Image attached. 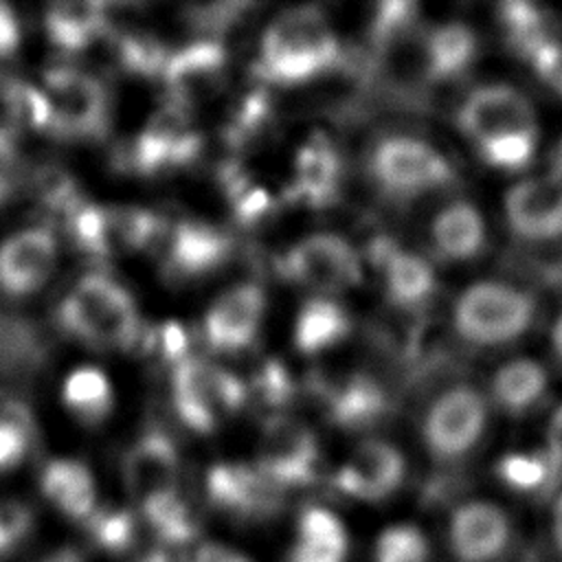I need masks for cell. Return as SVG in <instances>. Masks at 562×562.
I'll return each mask as SVG.
<instances>
[{"mask_svg":"<svg viewBox=\"0 0 562 562\" xmlns=\"http://www.w3.org/2000/svg\"><path fill=\"white\" fill-rule=\"evenodd\" d=\"M452 123L472 158L503 182L540 167L551 136L538 92L512 77L468 86Z\"/></svg>","mask_w":562,"mask_h":562,"instance_id":"6da1fadb","label":"cell"},{"mask_svg":"<svg viewBox=\"0 0 562 562\" xmlns=\"http://www.w3.org/2000/svg\"><path fill=\"white\" fill-rule=\"evenodd\" d=\"M454 338L470 351L501 358L527 349L547 312L540 292L509 274H479L457 290L448 312Z\"/></svg>","mask_w":562,"mask_h":562,"instance_id":"7a4b0ae2","label":"cell"},{"mask_svg":"<svg viewBox=\"0 0 562 562\" xmlns=\"http://www.w3.org/2000/svg\"><path fill=\"white\" fill-rule=\"evenodd\" d=\"M340 44L327 20L310 7L281 13L261 35L259 75L277 86L312 81L336 66Z\"/></svg>","mask_w":562,"mask_h":562,"instance_id":"3957f363","label":"cell"},{"mask_svg":"<svg viewBox=\"0 0 562 562\" xmlns=\"http://www.w3.org/2000/svg\"><path fill=\"white\" fill-rule=\"evenodd\" d=\"M501 239L533 255L562 250V173L540 165L501 184L494 209Z\"/></svg>","mask_w":562,"mask_h":562,"instance_id":"277c9868","label":"cell"},{"mask_svg":"<svg viewBox=\"0 0 562 562\" xmlns=\"http://www.w3.org/2000/svg\"><path fill=\"white\" fill-rule=\"evenodd\" d=\"M494 422V408L481 384L452 382L428 402L422 441L435 461L457 463L483 446Z\"/></svg>","mask_w":562,"mask_h":562,"instance_id":"5b68a950","label":"cell"},{"mask_svg":"<svg viewBox=\"0 0 562 562\" xmlns=\"http://www.w3.org/2000/svg\"><path fill=\"white\" fill-rule=\"evenodd\" d=\"M57 316L68 334L94 347H127L140 323L132 294L99 272L81 277L66 292Z\"/></svg>","mask_w":562,"mask_h":562,"instance_id":"8992f818","label":"cell"},{"mask_svg":"<svg viewBox=\"0 0 562 562\" xmlns=\"http://www.w3.org/2000/svg\"><path fill=\"white\" fill-rule=\"evenodd\" d=\"M375 182L395 198H426L454 187L457 167L435 143L411 134L382 138L369 158Z\"/></svg>","mask_w":562,"mask_h":562,"instance_id":"52a82bcc","label":"cell"},{"mask_svg":"<svg viewBox=\"0 0 562 562\" xmlns=\"http://www.w3.org/2000/svg\"><path fill=\"white\" fill-rule=\"evenodd\" d=\"M558 380L544 353L520 349L496 358L481 386L496 419L522 424L544 417L551 411Z\"/></svg>","mask_w":562,"mask_h":562,"instance_id":"ba28073f","label":"cell"},{"mask_svg":"<svg viewBox=\"0 0 562 562\" xmlns=\"http://www.w3.org/2000/svg\"><path fill=\"white\" fill-rule=\"evenodd\" d=\"M173 408L184 426L211 432L246 400L244 382L209 360L182 358L171 375Z\"/></svg>","mask_w":562,"mask_h":562,"instance_id":"9c48e42d","label":"cell"},{"mask_svg":"<svg viewBox=\"0 0 562 562\" xmlns=\"http://www.w3.org/2000/svg\"><path fill=\"white\" fill-rule=\"evenodd\" d=\"M494 211L470 195L441 202L428 222V246L439 263L472 268L485 261L498 239Z\"/></svg>","mask_w":562,"mask_h":562,"instance_id":"30bf717a","label":"cell"},{"mask_svg":"<svg viewBox=\"0 0 562 562\" xmlns=\"http://www.w3.org/2000/svg\"><path fill=\"white\" fill-rule=\"evenodd\" d=\"M42 92L59 132L75 138H97L105 132L110 97L94 75L75 66H53L44 72Z\"/></svg>","mask_w":562,"mask_h":562,"instance_id":"8fae6325","label":"cell"},{"mask_svg":"<svg viewBox=\"0 0 562 562\" xmlns=\"http://www.w3.org/2000/svg\"><path fill=\"white\" fill-rule=\"evenodd\" d=\"M285 274L314 290L316 296H329L353 288L362 277L360 255L353 244L336 233H312L301 237L283 259Z\"/></svg>","mask_w":562,"mask_h":562,"instance_id":"7c38bea8","label":"cell"},{"mask_svg":"<svg viewBox=\"0 0 562 562\" xmlns=\"http://www.w3.org/2000/svg\"><path fill=\"white\" fill-rule=\"evenodd\" d=\"M59 244L46 226H24L0 239V294L26 299L53 277Z\"/></svg>","mask_w":562,"mask_h":562,"instance_id":"4fadbf2b","label":"cell"},{"mask_svg":"<svg viewBox=\"0 0 562 562\" xmlns=\"http://www.w3.org/2000/svg\"><path fill=\"white\" fill-rule=\"evenodd\" d=\"M318 443L299 419L272 417L266 422L257 446V470L277 487L303 485L314 479Z\"/></svg>","mask_w":562,"mask_h":562,"instance_id":"5bb4252c","label":"cell"},{"mask_svg":"<svg viewBox=\"0 0 562 562\" xmlns=\"http://www.w3.org/2000/svg\"><path fill=\"white\" fill-rule=\"evenodd\" d=\"M266 312V294L257 283H239L222 292L204 314V338L220 353H235L257 338Z\"/></svg>","mask_w":562,"mask_h":562,"instance_id":"9a60e30c","label":"cell"},{"mask_svg":"<svg viewBox=\"0 0 562 562\" xmlns=\"http://www.w3.org/2000/svg\"><path fill=\"white\" fill-rule=\"evenodd\" d=\"M406 476L404 454L384 439H367L353 448L338 468L336 487L360 501H382L391 496Z\"/></svg>","mask_w":562,"mask_h":562,"instance_id":"2e32d148","label":"cell"},{"mask_svg":"<svg viewBox=\"0 0 562 562\" xmlns=\"http://www.w3.org/2000/svg\"><path fill=\"white\" fill-rule=\"evenodd\" d=\"M180 459L173 441L149 430L138 437L123 459V481L138 507L178 492Z\"/></svg>","mask_w":562,"mask_h":562,"instance_id":"e0dca14e","label":"cell"},{"mask_svg":"<svg viewBox=\"0 0 562 562\" xmlns=\"http://www.w3.org/2000/svg\"><path fill=\"white\" fill-rule=\"evenodd\" d=\"M509 536V516L492 501H465L450 516L448 538L454 555L461 562L496 560L505 551Z\"/></svg>","mask_w":562,"mask_h":562,"instance_id":"ac0fdd59","label":"cell"},{"mask_svg":"<svg viewBox=\"0 0 562 562\" xmlns=\"http://www.w3.org/2000/svg\"><path fill=\"white\" fill-rule=\"evenodd\" d=\"M279 487L246 463H217L206 472V496L235 518L270 516L279 505Z\"/></svg>","mask_w":562,"mask_h":562,"instance_id":"d6986e66","label":"cell"},{"mask_svg":"<svg viewBox=\"0 0 562 562\" xmlns=\"http://www.w3.org/2000/svg\"><path fill=\"white\" fill-rule=\"evenodd\" d=\"M224 68L226 53L217 42H195L171 53L162 68L171 103L187 110L209 99L220 88Z\"/></svg>","mask_w":562,"mask_h":562,"instance_id":"ffe728a7","label":"cell"},{"mask_svg":"<svg viewBox=\"0 0 562 562\" xmlns=\"http://www.w3.org/2000/svg\"><path fill=\"white\" fill-rule=\"evenodd\" d=\"M198 136L187 121V110L167 105L143 130L132 149V160L140 171H158L171 165H180L195 156Z\"/></svg>","mask_w":562,"mask_h":562,"instance_id":"44dd1931","label":"cell"},{"mask_svg":"<svg viewBox=\"0 0 562 562\" xmlns=\"http://www.w3.org/2000/svg\"><path fill=\"white\" fill-rule=\"evenodd\" d=\"M481 55V37L476 29L463 20H446L435 24L422 42L424 75L435 83L465 77Z\"/></svg>","mask_w":562,"mask_h":562,"instance_id":"7402d4cb","label":"cell"},{"mask_svg":"<svg viewBox=\"0 0 562 562\" xmlns=\"http://www.w3.org/2000/svg\"><path fill=\"white\" fill-rule=\"evenodd\" d=\"M228 250L231 241L220 228L206 222L184 220L169 231L165 261L173 274L193 279L220 268Z\"/></svg>","mask_w":562,"mask_h":562,"instance_id":"603a6c76","label":"cell"},{"mask_svg":"<svg viewBox=\"0 0 562 562\" xmlns=\"http://www.w3.org/2000/svg\"><path fill=\"white\" fill-rule=\"evenodd\" d=\"M340 178L342 162L334 143L325 136H314L294 156L290 191L312 206H323L336 198Z\"/></svg>","mask_w":562,"mask_h":562,"instance_id":"cb8c5ba5","label":"cell"},{"mask_svg":"<svg viewBox=\"0 0 562 562\" xmlns=\"http://www.w3.org/2000/svg\"><path fill=\"white\" fill-rule=\"evenodd\" d=\"M42 494L66 516L90 518L97 509V483L77 459H53L42 470Z\"/></svg>","mask_w":562,"mask_h":562,"instance_id":"d4e9b609","label":"cell"},{"mask_svg":"<svg viewBox=\"0 0 562 562\" xmlns=\"http://www.w3.org/2000/svg\"><path fill=\"white\" fill-rule=\"evenodd\" d=\"M382 283L391 303L415 310L437 292V272L428 257L413 250H389L382 259Z\"/></svg>","mask_w":562,"mask_h":562,"instance_id":"484cf974","label":"cell"},{"mask_svg":"<svg viewBox=\"0 0 562 562\" xmlns=\"http://www.w3.org/2000/svg\"><path fill=\"white\" fill-rule=\"evenodd\" d=\"M349 327L351 318L338 301L331 296H312L296 314L292 331L294 347L305 356L327 351L349 334Z\"/></svg>","mask_w":562,"mask_h":562,"instance_id":"4316f807","label":"cell"},{"mask_svg":"<svg viewBox=\"0 0 562 562\" xmlns=\"http://www.w3.org/2000/svg\"><path fill=\"white\" fill-rule=\"evenodd\" d=\"M347 531L336 514L323 507H305L296 525V542L290 562H345Z\"/></svg>","mask_w":562,"mask_h":562,"instance_id":"83f0119b","label":"cell"},{"mask_svg":"<svg viewBox=\"0 0 562 562\" xmlns=\"http://www.w3.org/2000/svg\"><path fill=\"white\" fill-rule=\"evenodd\" d=\"M105 26V7L99 2H57L44 13L48 40L64 53L90 46Z\"/></svg>","mask_w":562,"mask_h":562,"instance_id":"f1b7e54d","label":"cell"},{"mask_svg":"<svg viewBox=\"0 0 562 562\" xmlns=\"http://www.w3.org/2000/svg\"><path fill=\"white\" fill-rule=\"evenodd\" d=\"M64 406L81 422L97 424L105 419L114 404L110 378L99 367H75L61 384Z\"/></svg>","mask_w":562,"mask_h":562,"instance_id":"f546056e","label":"cell"},{"mask_svg":"<svg viewBox=\"0 0 562 562\" xmlns=\"http://www.w3.org/2000/svg\"><path fill=\"white\" fill-rule=\"evenodd\" d=\"M327 408L331 419L340 426H364L382 413L384 397L375 382L358 375L334 386Z\"/></svg>","mask_w":562,"mask_h":562,"instance_id":"4dcf8cb0","label":"cell"},{"mask_svg":"<svg viewBox=\"0 0 562 562\" xmlns=\"http://www.w3.org/2000/svg\"><path fill=\"white\" fill-rule=\"evenodd\" d=\"M143 518L165 544H187L198 533V520L193 509L180 496V492L167 494L149 505L140 507Z\"/></svg>","mask_w":562,"mask_h":562,"instance_id":"1f68e13d","label":"cell"},{"mask_svg":"<svg viewBox=\"0 0 562 562\" xmlns=\"http://www.w3.org/2000/svg\"><path fill=\"white\" fill-rule=\"evenodd\" d=\"M108 250L110 248H140L158 233V217L145 209H105Z\"/></svg>","mask_w":562,"mask_h":562,"instance_id":"d6a6232c","label":"cell"},{"mask_svg":"<svg viewBox=\"0 0 562 562\" xmlns=\"http://www.w3.org/2000/svg\"><path fill=\"white\" fill-rule=\"evenodd\" d=\"M375 562H426L428 542L415 525H389L375 540Z\"/></svg>","mask_w":562,"mask_h":562,"instance_id":"836d02e7","label":"cell"},{"mask_svg":"<svg viewBox=\"0 0 562 562\" xmlns=\"http://www.w3.org/2000/svg\"><path fill=\"white\" fill-rule=\"evenodd\" d=\"M4 105L9 110L11 125H26L33 130H44L53 125L48 101L37 86L13 83L4 92Z\"/></svg>","mask_w":562,"mask_h":562,"instance_id":"e575fe53","label":"cell"},{"mask_svg":"<svg viewBox=\"0 0 562 562\" xmlns=\"http://www.w3.org/2000/svg\"><path fill=\"white\" fill-rule=\"evenodd\" d=\"M88 531L97 547L119 553L132 544L134 518L127 509H94L88 518Z\"/></svg>","mask_w":562,"mask_h":562,"instance_id":"d590c367","label":"cell"},{"mask_svg":"<svg viewBox=\"0 0 562 562\" xmlns=\"http://www.w3.org/2000/svg\"><path fill=\"white\" fill-rule=\"evenodd\" d=\"M121 61L132 70V72H143V75H154L162 72L167 64V53L162 46L149 37V35H127L121 40L119 46Z\"/></svg>","mask_w":562,"mask_h":562,"instance_id":"8d00e7d4","label":"cell"},{"mask_svg":"<svg viewBox=\"0 0 562 562\" xmlns=\"http://www.w3.org/2000/svg\"><path fill=\"white\" fill-rule=\"evenodd\" d=\"M33 516L24 503L18 501H0V553H7L15 544H20L31 531Z\"/></svg>","mask_w":562,"mask_h":562,"instance_id":"74e56055","label":"cell"},{"mask_svg":"<svg viewBox=\"0 0 562 562\" xmlns=\"http://www.w3.org/2000/svg\"><path fill=\"white\" fill-rule=\"evenodd\" d=\"M544 472H547V457H540V454H509L501 465L503 479L520 490H531L540 485Z\"/></svg>","mask_w":562,"mask_h":562,"instance_id":"f35d334b","label":"cell"},{"mask_svg":"<svg viewBox=\"0 0 562 562\" xmlns=\"http://www.w3.org/2000/svg\"><path fill=\"white\" fill-rule=\"evenodd\" d=\"M29 450V437L20 422L0 417V472L15 468Z\"/></svg>","mask_w":562,"mask_h":562,"instance_id":"ab89813d","label":"cell"},{"mask_svg":"<svg viewBox=\"0 0 562 562\" xmlns=\"http://www.w3.org/2000/svg\"><path fill=\"white\" fill-rule=\"evenodd\" d=\"M22 44V22L13 7L0 2V61L13 57Z\"/></svg>","mask_w":562,"mask_h":562,"instance_id":"60d3db41","label":"cell"},{"mask_svg":"<svg viewBox=\"0 0 562 562\" xmlns=\"http://www.w3.org/2000/svg\"><path fill=\"white\" fill-rule=\"evenodd\" d=\"M542 331H544V345H547L544 356L549 358L551 367L562 380V303L551 314H547Z\"/></svg>","mask_w":562,"mask_h":562,"instance_id":"b9f144b4","label":"cell"},{"mask_svg":"<svg viewBox=\"0 0 562 562\" xmlns=\"http://www.w3.org/2000/svg\"><path fill=\"white\" fill-rule=\"evenodd\" d=\"M191 562H250V560L222 542H204L195 549Z\"/></svg>","mask_w":562,"mask_h":562,"instance_id":"7bdbcfd3","label":"cell"},{"mask_svg":"<svg viewBox=\"0 0 562 562\" xmlns=\"http://www.w3.org/2000/svg\"><path fill=\"white\" fill-rule=\"evenodd\" d=\"M42 562H83V560H81V555H79L75 549L66 547V549L53 551V553H50L48 558H44Z\"/></svg>","mask_w":562,"mask_h":562,"instance_id":"ee69618b","label":"cell"},{"mask_svg":"<svg viewBox=\"0 0 562 562\" xmlns=\"http://www.w3.org/2000/svg\"><path fill=\"white\" fill-rule=\"evenodd\" d=\"M553 536H555V542L562 549V492L558 494L555 507H553Z\"/></svg>","mask_w":562,"mask_h":562,"instance_id":"f6af8a7d","label":"cell"},{"mask_svg":"<svg viewBox=\"0 0 562 562\" xmlns=\"http://www.w3.org/2000/svg\"><path fill=\"white\" fill-rule=\"evenodd\" d=\"M138 562H169V558L162 551H151V553L143 555Z\"/></svg>","mask_w":562,"mask_h":562,"instance_id":"bcb514c9","label":"cell"},{"mask_svg":"<svg viewBox=\"0 0 562 562\" xmlns=\"http://www.w3.org/2000/svg\"><path fill=\"white\" fill-rule=\"evenodd\" d=\"M7 191H9V184H7V180H4V176L0 173V200H4V195H7Z\"/></svg>","mask_w":562,"mask_h":562,"instance_id":"7dc6e473","label":"cell"}]
</instances>
